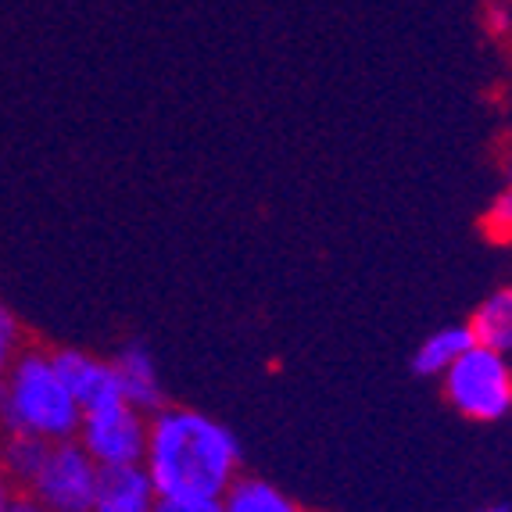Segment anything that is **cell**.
Wrapping results in <instances>:
<instances>
[{"instance_id":"cell-1","label":"cell","mask_w":512,"mask_h":512,"mask_svg":"<svg viewBox=\"0 0 512 512\" xmlns=\"http://www.w3.org/2000/svg\"><path fill=\"white\" fill-rule=\"evenodd\" d=\"M144 473L158 498H222L240 477V441L226 423L187 405L147 416Z\"/></svg>"},{"instance_id":"cell-2","label":"cell","mask_w":512,"mask_h":512,"mask_svg":"<svg viewBox=\"0 0 512 512\" xmlns=\"http://www.w3.org/2000/svg\"><path fill=\"white\" fill-rule=\"evenodd\" d=\"M79 402L61 380L51 351L18 348L0 373V427L4 434H33L47 444L72 441L79 427Z\"/></svg>"},{"instance_id":"cell-3","label":"cell","mask_w":512,"mask_h":512,"mask_svg":"<svg viewBox=\"0 0 512 512\" xmlns=\"http://www.w3.org/2000/svg\"><path fill=\"white\" fill-rule=\"evenodd\" d=\"M444 398L470 423H502L512 412V366L509 355L484 344H470L441 376Z\"/></svg>"},{"instance_id":"cell-4","label":"cell","mask_w":512,"mask_h":512,"mask_svg":"<svg viewBox=\"0 0 512 512\" xmlns=\"http://www.w3.org/2000/svg\"><path fill=\"white\" fill-rule=\"evenodd\" d=\"M72 441L83 448L101 470L115 466H140L147 448V416L122 398H108L101 405L79 412V427Z\"/></svg>"},{"instance_id":"cell-5","label":"cell","mask_w":512,"mask_h":512,"mask_svg":"<svg viewBox=\"0 0 512 512\" xmlns=\"http://www.w3.org/2000/svg\"><path fill=\"white\" fill-rule=\"evenodd\" d=\"M97 480H101V466L76 441H58L47 448V459L29 480L26 495L43 512H90Z\"/></svg>"},{"instance_id":"cell-6","label":"cell","mask_w":512,"mask_h":512,"mask_svg":"<svg viewBox=\"0 0 512 512\" xmlns=\"http://www.w3.org/2000/svg\"><path fill=\"white\" fill-rule=\"evenodd\" d=\"M115 369V387H119V398L133 409H140L144 416L158 412L165 405V380L162 369L154 362L151 348L147 344H122L111 359Z\"/></svg>"},{"instance_id":"cell-7","label":"cell","mask_w":512,"mask_h":512,"mask_svg":"<svg viewBox=\"0 0 512 512\" xmlns=\"http://www.w3.org/2000/svg\"><path fill=\"white\" fill-rule=\"evenodd\" d=\"M51 359L58 366L65 387L72 391V398L79 402V409H90V405H101L108 398H119L111 359H97V355L79 348H58L51 351Z\"/></svg>"},{"instance_id":"cell-8","label":"cell","mask_w":512,"mask_h":512,"mask_svg":"<svg viewBox=\"0 0 512 512\" xmlns=\"http://www.w3.org/2000/svg\"><path fill=\"white\" fill-rule=\"evenodd\" d=\"M154 505H158V491L151 487L144 466H115V470H101L90 512H154Z\"/></svg>"},{"instance_id":"cell-9","label":"cell","mask_w":512,"mask_h":512,"mask_svg":"<svg viewBox=\"0 0 512 512\" xmlns=\"http://www.w3.org/2000/svg\"><path fill=\"white\" fill-rule=\"evenodd\" d=\"M473 344H484V348H495L502 355L512 351V291L509 287H498L477 305V312L466 323Z\"/></svg>"},{"instance_id":"cell-10","label":"cell","mask_w":512,"mask_h":512,"mask_svg":"<svg viewBox=\"0 0 512 512\" xmlns=\"http://www.w3.org/2000/svg\"><path fill=\"white\" fill-rule=\"evenodd\" d=\"M222 512H301V505L262 477H237L219 498Z\"/></svg>"},{"instance_id":"cell-11","label":"cell","mask_w":512,"mask_h":512,"mask_svg":"<svg viewBox=\"0 0 512 512\" xmlns=\"http://www.w3.org/2000/svg\"><path fill=\"white\" fill-rule=\"evenodd\" d=\"M470 344H473V337H470V330H466V323L441 326V330L423 337V344H419L416 355H412V369H416L419 376H441Z\"/></svg>"},{"instance_id":"cell-12","label":"cell","mask_w":512,"mask_h":512,"mask_svg":"<svg viewBox=\"0 0 512 512\" xmlns=\"http://www.w3.org/2000/svg\"><path fill=\"white\" fill-rule=\"evenodd\" d=\"M47 448H51V444L33 434H15V430L4 434V441H0V462H4L11 484L29 487V480L36 477V470H40L43 459H47Z\"/></svg>"},{"instance_id":"cell-13","label":"cell","mask_w":512,"mask_h":512,"mask_svg":"<svg viewBox=\"0 0 512 512\" xmlns=\"http://www.w3.org/2000/svg\"><path fill=\"white\" fill-rule=\"evenodd\" d=\"M18 348H22V326H18V319L11 316L8 308L0 305V373L8 369V362L18 355Z\"/></svg>"},{"instance_id":"cell-14","label":"cell","mask_w":512,"mask_h":512,"mask_svg":"<svg viewBox=\"0 0 512 512\" xmlns=\"http://www.w3.org/2000/svg\"><path fill=\"white\" fill-rule=\"evenodd\" d=\"M487 230H491V237L505 240L512 230V194L509 190H502V194L491 201V208H487Z\"/></svg>"},{"instance_id":"cell-15","label":"cell","mask_w":512,"mask_h":512,"mask_svg":"<svg viewBox=\"0 0 512 512\" xmlns=\"http://www.w3.org/2000/svg\"><path fill=\"white\" fill-rule=\"evenodd\" d=\"M154 512H222L219 498H158Z\"/></svg>"},{"instance_id":"cell-16","label":"cell","mask_w":512,"mask_h":512,"mask_svg":"<svg viewBox=\"0 0 512 512\" xmlns=\"http://www.w3.org/2000/svg\"><path fill=\"white\" fill-rule=\"evenodd\" d=\"M0 512H43V509H40V505H36L29 495H15V498H11V502L4 505V509H0Z\"/></svg>"},{"instance_id":"cell-17","label":"cell","mask_w":512,"mask_h":512,"mask_svg":"<svg viewBox=\"0 0 512 512\" xmlns=\"http://www.w3.org/2000/svg\"><path fill=\"white\" fill-rule=\"evenodd\" d=\"M18 495V487L11 484V477H8V470H4V462H0V509L11 502V498Z\"/></svg>"},{"instance_id":"cell-18","label":"cell","mask_w":512,"mask_h":512,"mask_svg":"<svg viewBox=\"0 0 512 512\" xmlns=\"http://www.w3.org/2000/svg\"><path fill=\"white\" fill-rule=\"evenodd\" d=\"M477 512H509V505H484V509H477Z\"/></svg>"}]
</instances>
